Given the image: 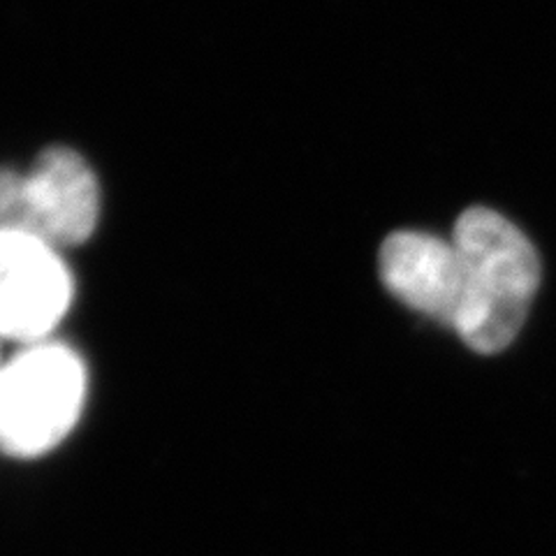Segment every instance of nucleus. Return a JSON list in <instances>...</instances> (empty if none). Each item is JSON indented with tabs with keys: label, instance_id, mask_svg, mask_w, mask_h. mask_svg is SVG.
Here are the masks:
<instances>
[{
	"label": "nucleus",
	"instance_id": "f257e3e1",
	"mask_svg": "<svg viewBox=\"0 0 556 556\" xmlns=\"http://www.w3.org/2000/svg\"><path fill=\"white\" fill-rule=\"evenodd\" d=\"M452 241L464 260V302L455 332L476 353L506 351L541 286V260L529 237L494 208L471 206Z\"/></svg>",
	"mask_w": 556,
	"mask_h": 556
},
{
	"label": "nucleus",
	"instance_id": "f03ea898",
	"mask_svg": "<svg viewBox=\"0 0 556 556\" xmlns=\"http://www.w3.org/2000/svg\"><path fill=\"white\" fill-rule=\"evenodd\" d=\"M86 392L89 371L73 345H20L0 371V450L14 459L56 450L77 427Z\"/></svg>",
	"mask_w": 556,
	"mask_h": 556
},
{
	"label": "nucleus",
	"instance_id": "7ed1b4c3",
	"mask_svg": "<svg viewBox=\"0 0 556 556\" xmlns=\"http://www.w3.org/2000/svg\"><path fill=\"white\" fill-rule=\"evenodd\" d=\"M102 190L93 167L70 147H49L28 169L14 167L8 220L59 249L79 247L100 223Z\"/></svg>",
	"mask_w": 556,
	"mask_h": 556
},
{
	"label": "nucleus",
	"instance_id": "20e7f679",
	"mask_svg": "<svg viewBox=\"0 0 556 556\" xmlns=\"http://www.w3.org/2000/svg\"><path fill=\"white\" fill-rule=\"evenodd\" d=\"M75 302L63 249L22 228H0V341L54 339Z\"/></svg>",
	"mask_w": 556,
	"mask_h": 556
},
{
	"label": "nucleus",
	"instance_id": "39448f33",
	"mask_svg": "<svg viewBox=\"0 0 556 556\" xmlns=\"http://www.w3.org/2000/svg\"><path fill=\"white\" fill-rule=\"evenodd\" d=\"M378 271L399 302L455 329L464 302V260L455 241L415 230L394 232L382 241Z\"/></svg>",
	"mask_w": 556,
	"mask_h": 556
},
{
	"label": "nucleus",
	"instance_id": "423d86ee",
	"mask_svg": "<svg viewBox=\"0 0 556 556\" xmlns=\"http://www.w3.org/2000/svg\"><path fill=\"white\" fill-rule=\"evenodd\" d=\"M3 364H5V357H3V355H0V371H3Z\"/></svg>",
	"mask_w": 556,
	"mask_h": 556
}]
</instances>
